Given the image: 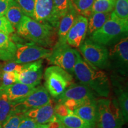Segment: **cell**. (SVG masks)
<instances>
[{
  "label": "cell",
  "mask_w": 128,
  "mask_h": 128,
  "mask_svg": "<svg viewBox=\"0 0 128 128\" xmlns=\"http://www.w3.org/2000/svg\"><path fill=\"white\" fill-rule=\"evenodd\" d=\"M94 1H95V0H94Z\"/></svg>",
  "instance_id": "cell-43"
},
{
  "label": "cell",
  "mask_w": 128,
  "mask_h": 128,
  "mask_svg": "<svg viewBox=\"0 0 128 128\" xmlns=\"http://www.w3.org/2000/svg\"><path fill=\"white\" fill-rule=\"evenodd\" d=\"M114 0H95L92 7V13L111 12L114 10Z\"/></svg>",
  "instance_id": "cell-24"
},
{
  "label": "cell",
  "mask_w": 128,
  "mask_h": 128,
  "mask_svg": "<svg viewBox=\"0 0 128 128\" xmlns=\"http://www.w3.org/2000/svg\"><path fill=\"white\" fill-rule=\"evenodd\" d=\"M24 15L33 18L35 0H15Z\"/></svg>",
  "instance_id": "cell-27"
},
{
  "label": "cell",
  "mask_w": 128,
  "mask_h": 128,
  "mask_svg": "<svg viewBox=\"0 0 128 128\" xmlns=\"http://www.w3.org/2000/svg\"><path fill=\"white\" fill-rule=\"evenodd\" d=\"M17 30L22 38L39 46L48 48L55 44V28L26 16H23Z\"/></svg>",
  "instance_id": "cell-2"
},
{
  "label": "cell",
  "mask_w": 128,
  "mask_h": 128,
  "mask_svg": "<svg viewBox=\"0 0 128 128\" xmlns=\"http://www.w3.org/2000/svg\"><path fill=\"white\" fill-rule=\"evenodd\" d=\"M78 16L77 12L74 8L72 4L66 14L60 18L58 26V42L57 44H63L66 43V38L68 32L71 29L76 17Z\"/></svg>",
  "instance_id": "cell-17"
},
{
  "label": "cell",
  "mask_w": 128,
  "mask_h": 128,
  "mask_svg": "<svg viewBox=\"0 0 128 128\" xmlns=\"http://www.w3.org/2000/svg\"><path fill=\"white\" fill-rule=\"evenodd\" d=\"M94 92L87 86L80 83H72L65 91L58 97L56 99L58 103H62L67 100H88L96 99Z\"/></svg>",
  "instance_id": "cell-13"
},
{
  "label": "cell",
  "mask_w": 128,
  "mask_h": 128,
  "mask_svg": "<svg viewBox=\"0 0 128 128\" xmlns=\"http://www.w3.org/2000/svg\"><path fill=\"white\" fill-rule=\"evenodd\" d=\"M58 118L65 128H95L74 113L66 117Z\"/></svg>",
  "instance_id": "cell-22"
},
{
  "label": "cell",
  "mask_w": 128,
  "mask_h": 128,
  "mask_svg": "<svg viewBox=\"0 0 128 128\" xmlns=\"http://www.w3.org/2000/svg\"><path fill=\"white\" fill-rule=\"evenodd\" d=\"M128 21L121 20L112 12L111 17L100 29L91 35L90 39L106 46L122 35L127 34Z\"/></svg>",
  "instance_id": "cell-4"
},
{
  "label": "cell",
  "mask_w": 128,
  "mask_h": 128,
  "mask_svg": "<svg viewBox=\"0 0 128 128\" xmlns=\"http://www.w3.org/2000/svg\"><path fill=\"white\" fill-rule=\"evenodd\" d=\"M2 86L6 87L17 82V74L15 72H2L1 76Z\"/></svg>",
  "instance_id": "cell-30"
},
{
  "label": "cell",
  "mask_w": 128,
  "mask_h": 128,
  "mask_svg": "<svg viewBox=\"0 0 128 128\" xmlns=\"http://www.w3.org/2000/svg\"><path fill=\"white\" fill-rule=\"evenodd\" d=\"M60 128H65V126H64V124H60Z\"/></svg>",
  "instance_id": "cell-40"
},
{
  "label": "cell",
  "mask_w": 128,
  "mask_h": 128,
  "mask_svg": "<svg viewBox=\"0 0 128 128\" xmlns=\"http://www.w3.org/2000/svg\"><path fill=\"white\" fill-rule=\"evenodd\" d=\"M4 16L12 28L17 29L24 15L18 5L17 4L15 0H14Z\"/></svg>",
  "instance_id": "cell-20"
},
{
  "label": "cell",
  "mask_w": 128,
  "mask_h": 128,
  "mask_svg": "<svg viewBox=\"0 0 128 128\" xmlns=\"http://www.w3.org/2000/svg\"><path fill=\"white\" fill-rule=\"evenodd\" d=\"M79 49L84 60L92 66L98 69L106 68L108 66V50L105 46L87 39L84 40Z\"/></svg>",
  "instance_id": "cell-6"
},
{
  "label": "cell",
  "mask_w": 128,
  "mask_h": 128,
  "mask_svg": "<svg viewBox=\"0 0 128 128\" xmlns=\"http://www.w3.org/2000/svg\"><path fill=\"white\" fill-rule=\"evenodd\" d=\"M38 124L28 117L24 116L21 121L18 128H37Z\"/></svg>",
  "instance_id": "cell-35"
},
{
  "label": "cell",
  "mask_w": 128,
  "mask_h": 128,
  "mask_svg": "<svg viewBox=\"0 0 128 128\" xmlns=\"http://www.w3.org/2000/svg\"><path fill=\"white\" fill-rule=\"evenodd\" d=\"M37 128H47V124H38Z\"/></svg>",
  "instance_id": "cell-39"
},
{
  "label": "cell",
  "mask_w": 128,
  "mask_h": 128,
  "mask_svg": "<svg viewBox=\"0 0 128 128\" xmlns=\"http://www.w3.org/2000/svg\"><path fill=\"white\" fill-rule=\"evenodd\" d=\"M97 108V128H122L125 124L116 99H99Z\"/></svg>",
  "instance_id": "cell-3"
},
{
  "label": "cell",
  "mask_w": 128,
  "mask_h": 128,
  "mask_svg": "<svg viewBox=\"0 0 128 128\" xmlns=\"http://www.w3.org/2000/svg\"><path fill=\"white\" fill-rule=\"evenodd\" d=\"M12 42L8 34L0 32V50L7 48Z\"/></svg>",
  "instance_id": "cell-36"
},
{
  "label": "cell",
  "mask_w": 128,
  "mask_h": 128,
  "mask_svg": "<svg viewBox=\"0 0 128 128\" xmlns=\"http://www.w3.org/2000/svg\"><path fill=\"white\" fill-rule=\"evenodd\" d=\"M114 1H116V0H114Z\"/></svg>",
  "instance_id": "cell-42"
},
{
  "label": "cell",
  "mask_w": 128,
  "mask_h": 128,
  "mask_svg": "<svg viewBox=\"0 0 128 128\" xmlns=\"http://www.w3.org/2000/svg\"><path fill=\"white\" fill-rule=\"evenodd\" d=\"M33 19L55 29L57 28L60 19L56 13L54 0H35Z\"/></svg>",
  "instance_id": "cell-10"
},
{
  "label": "cell",
  "mask_w": 128,
  "mask_h": 128,
  "mask_svg": "<svg viewBox=\"0 0 128 128\" xmlns=\"http://www.w3.org/2000/svg\"><path fill=\"white\" fill-rule=\"evenodd\" d=\"M24 115L33 119L38 124H46L55 115V106L51 100L45 106L26 112Z\"/></svg>",
  "instance_id": "cell-16"
},
{
  "label": "cell",
  "mask_w": 128,
  "mask_h": 128,
  "mask_svg": "<svg viewBox=\"0 0 128 128\" xmlns=\"http://www.w3.org/2000/svg\"><path fill=\"white\" fill-rule=\"evenodd\" d=\"M111 12H96L92 13L88 19V31L89 35L93 34L94 32L100 29L110 18Z\"/></svg>",
  "instance_id": "cell-19"
},
{
  "label": "cell",
  "mask_w": 128,
  "mask_h": 128,
  "mask_svg": "<svg viewBox=\"0 0 128 128\" xmlns=\"http://www.w3.org/2000/svg\"><path fill=\"white\" fill-rule=\"evenodd\" d=\"M51 102L50 96L44 87L38 86L24 100L13 104L14 112L24 113L28 110L44 106Z\"/></svg>",
  "instance_id": "cell-9"
},
{
  "label": "cell",
  "mask_w": 128,
  "mask_h": 128,
  "mask_svg": "<svg viewBox=\"0 0 128 128\" xmlns=\"http://www.w3.org/2000/svg\"><path fill=\"white\" fill-rule=\"evenodd\" d=\"M77 51L66 43L56 44L47 60L51 65L60 67L70 74H72L76 63Z\"/></svg>",
  "instance_id": "cell-7"
},
{
  "label": "cell",
  "mask_w": 128,
  "mask_h": 128,
  "mask_svg": "<svg viewBox=\"0 0 128 128\" xmlns=\"http://www.w3.org/2000/svg\"><path fill=\"white\" fill-rule=\"evenodd\" d=\"M13 112V104L0 88V124L2 125Z\"/></svg>",
  "instance_id": "cell-21"
},
{
  "label": "cell",
  "mask_w": 128,
  "mask_h": 128,
  "mask_svg": "<svg viewBox=\"0 0 128 128\" xmlns=\"http://www.w3.org/2000/svg\"><path fill=\"white\" fill-rule=\"evenodd\" d=\"M88 31V18L78 15L76 17L66 38V44L74 48H79L86 39Z\"/></svg>",
  "instance_id": "cell-12"
},
{
  "label": "cell",
  "mask_w": 128,
  "mask_h": 128,
  "mask_svg": "<svg viewBox=\"0 0 128 128\" xmlns=\"http://www.w3.org/2000/svg\"><path fill=\"white\" fill-rule=\"evenodd\" d=\"M0 88L7 94L9 100L14 104L23 101L34 90L36 87L16 82L7 87Z\"/></svg>",
  "instance_id": "cell-15"
},
{
  "label": "cell",
  "mask_w": 128,
  "mask_h": 128,
  "mask_svg": "<svg viewBox=\"0 0 128 128\" xmlns=\"http://www.w3.org/2000/svg\"><path fill=\"white\" fill-rule=\"evenodd\" d=\"M93 100V99H92ZM88 100H67L62 103L65 106L68 108L70 111L73 112L76 108L81 106L84 104L86 102H87Z\"/></svg>",
  "instance_id": "cell-32"
},
{
  "label": "cell",
  "mask_w": 128,
  "mask_h": 128,
  "mask_svg": "<svg viewBox=\"0 0 128 128\" xmlns=\"http://www.w3.org/2000/svg\"><path fill=\"white\" fill-rule=\"evenodd\" d=\"M0 32L8 35L14 32V28L5 16H0Z\"/></svg>",
  "instance_id": "cell-31"
},
{
  "label": "cell",
  "mask_w": 128,
  "mask_h": 128,
  "mask_svg": "<svg viewBox=\"0 0 128 128\" xmlns=\"http://www.w3.org/2000/svg\"><path fill=\"white\" fill-rule=\"evenodd\" d=\"M44 78V88L49 95L55 98L60 97L74 82L71 74L60 67L54 65L46 69Z\"/></svg>",
  "instance_id": "cell-5"
},
{
  "label": "cell",
  "mask_w": 128,
  "mask_h": 128,
  "mask_svg": "<svg viewBox=\"0 0 128 128\" xmlns=\"http://www.w3.org/2000/svg\"><path fill=\"white\" fill-rule=\"evenodd\" d=\"M17 74V82L36 87L43 76V60L26 64Z\"/></svg>",
  "instance_id": "cell-11"
},
{
  "label": "cell",
  "mask_w": 128,
  "mask_h": 128,
  "mask_svg": "<svg viewBox=\"0 0 128 128\" xmlns=\"http://www.w3.org/2000/svg\"><path fill=\"white\" fill-rule=\"evenodd\" d=\"M23 65L16 63L15 62H9L3 66L2 70V72H18L22 70Z\"/></svg>",
  "instance_id": "cell-34"
},
{
  "label": "cell",
  "mask_w": 128,
  "mask_h": 128,
  "mask_svg": "<svg viewBox=\"0 0 128 128\" xmlns=\"http://www.w3.org/2000/svg\"><path fill=\"white\" fill-rule=\"evenodd\" d=\"M74 74L80 83L89 87L96 95L104 98L108 97L110 86L106 74L86 62L78 51Z\"/></svg>",
  "instance_id": "cell-1"
},
{
  "label": "cell",
  "mask_w": 128,
  "mask_h": 128,
  "mask_svg": "<svg viewBox=\"0 0 128 128\" xmlns=\"http://www.w3.org/2000/svg\"><path fill=\"white\" fill-rule=\"evenodd\" d=\"M0 128H2V125L1 124H0Z\"/></svg>",
  "instance_id": "cell-41"
},
{
  "label": "cell",
  "mask_w": 128,
  "mask_h": 128,
  "mask_svg": "<svg viewBox=\"0 0 128 128\" xmlns=\"http://www.w3.org/2000/svg\"><path fill=\"white\" fill-rule=\"evenodd\" d=\"M24 116V113L13 112L2 124V128H18Z\"/></svg>",
  "instance_id": "cell-28"
},
{
  "label": "cell",
  "mask_w": 128,
  "mask_h": 128,
  "mask_svg": "<svg viewBox=\"0 0 128 128\" xmlns=\"http://www.w3.org/2000/svg\"><path fill=\"white\" fill-rule=\"evenodd\" d=\"M14 0H0V16H4Z\"/></svg>",
  "instance_id": "cell-37"
},
{
  "label": "cell",
  "mask_w": 128,
  "mask_h": 128,
  "mask_svg": "<svg viewBox=\"0 0 128 128\" xmlns=\"http://www.w3.org/2000/svg\"><path fill=\"white\" fill-rule=\"evenodd\" d=\"M74 113L96 128L97 124V100H90L74 111Z\"/></svg>",
  "instance_id": "cell-18"
},
{
  "label": "cell",
  "mask_w": 128,
  "mask_h": 128,
  "mask_svg": "<svg viewBox=\"0 0 128 128\" xmlns=\"http://www.w3.org/2000/svg\"><path fill=\"white\" fill-rule=\"evenodd\" d=\"M108 58L114 62L116 66L124 72L127 71L128 64V38L120 39L108 51Z\"/></svg>",
  "instance_id": "cell-14"
},
{
  "label": "cell",
  "mask_w": 128,
  "mask_h": 128,
  "mask_svg": "<svg viewBox=\"0 0 128 128\" xmlns=\"http://www.w3.org/2000/svg\"><path fill=\"white\" fill-rule=\"evenodd\" d=\"M74 8L78 15L89 17L92 14V9L94 0H71Z\"/></svg>",
  "instance_id": "cell-23"
},
{
  "label": "cell",
  "mask_w": 128,
  "mask_h": 128,
  "mask_svg": "<svg viewBox=\"0 0 128 128\" xmlns=\"http://www.w3.org/2000/svg\"><path fill=\"white\" fill-rule=\"evenodd\" d=\"M118 104L120 108L124 122L128 121V94L127 90L119 88L117 91Z\"/></svg>",
  "instance_id": "cell-25"
},
{
  "label": "cell",
  "mask_w": 128,
  "mask_h": 128,
  "mask_svg": "<svg viewBox=\"0 0 128 128\" xmlns=\"http://www.w3.org/2000/svg\"><path fill=\"white\" fill-rule=\"evenodd\" d=\"M16 44L17 49L12 61L18 64L31 63L44 58L47 59L52 53V49L44 48L32 42Z\"/></svg>",
  "instance_id": "cell-8"
},
{
  "label": "cell",
  "mask_w": 128,
  "mask_h": 128,
  "mask_svg": "<svg viewBox=\"0 0 128 128\" xmlns=\"http://www.w3.org/2000/svg\"><path fill=\"white\" fill-rule=\"evenodd\" d=\"M55 113L58 117H66L73 113L74 112L68 109L63 103H58L55 106Z\"/></svg>",
  "instance_id": "cell-33"
},
{
  "label": "cell",
  "mask_w": 128,
  "mask_h": 128,
  "mask_svg": "<svg viewBox=\"0 0 128 128\" xmlns=\"http://www.w3.org/2000/svg\"><path fill=\"white\" fill-rule=\"evenodd\" d=\"M112 12L118 18L128 21V0H116Z\"/></svg>",
  "instance_id": "cell-26"
},
{
  "label": "cell",
  "mask_w": 128,
  "mask_h": 128,
  "mask_svg": "<svg viewBox=\"0 0 128 128\" xmlns=\"http://www.w3.org/2000/svg\"><path fill=\"white\" fill-rule=\"evenodd\" d=\"M61 124V122L59 119L58 117L55 114L53 117L50 122L47 124V128H60Z\"/></svg>",
  "instance_id": "cell-38"
},
{
  "label": "cell",
  "mask_w": 128,
  "mask_h": 128,
  "mask_svg": "<svg viewBox=\"0 0 128 128\" xmlns=\"http://www.w3.org/2000/svg\"><path fill=\"white\" fill-rule=\"evenodd\" d=\"M56 13L59 19L66 13L71 5V0H54Z\"/></svg>",
  "instance_id": "cell-29"
}]
</instances>
